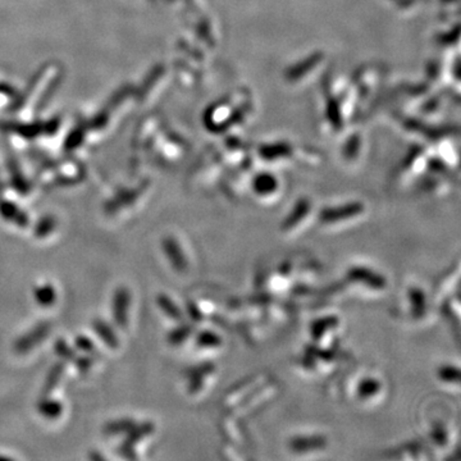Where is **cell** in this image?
Instances as JSON below:
<instances>
[{
	"instance_id": "cell-1",
	"label": "cell",
	"mask_w": 461,
	"mask_h": 461,
	"mask_svg": "<svg viewBox=\"0 0 461 461\" xmlns=\"http://www.w3.org/2000/svg\"><path fill=\"white\" fill-rule=\"evenodd\" d=\"M155 429L152 422L136 423L132 428L126 433L124 440L118 447V454L121 455L123 459L127 460H134L137 459L134 448L140 443L141 440L147 438V435H152Z\"/></svg>"
},
{
	"instance_id": "cell-2",
	"label": "cell",
	"mask_w": 461,
	"mask_h": 461,
	"mask_svg": "<svg viewBox=\"0 0 461 461\" xmlns=\"http://www.w3.org/2000/svg\"><path fill=\"white\" fill-rule=\"evenodd\" d=\"M51 331V324L49 322H40L16 341L14 350L18 354H27L31 351L49 336Z\"/></svg>"
},
{
	"instance_id": "cell-3",
	"label": "cell",
	"mask_w": 461,
	"mask_h": 461,
	"mask_svg": "<svg viewBox=\"0 0 461 461\" xmlns=\"http://www.w3.org/2000/svg\"><path fill=\"white\" fill-rule=\"evenodd\" d=\"M131 305V292L128 288L122 287L115 290L112 299V315L115 326L124 329L128 324V313Z\"/></svg>"
},
{
	"instance_id": "cell-4",
	"label": "cell",
	"mask_w": 461,
	"mask_h": 461,
	"mask_svg": "<svg viewBox=\"0 0 461 461\" xmlns=\"http://www.w3.org/2000/svg\"><path fill=\"white\" fill-rule=\"evenodd\" d=\"M161 249L166 254L168 262L171 263L172 268L177 272H185L189 265L187 258L181 248L179 241L174 237H166L161 241Z\"/></svg>"
},
{
	"instance_id": "cell-5",
	"label": "cell",
	"mask_w": 461,
	"mask_h": 461,
	"mask_svg": "<svg viewBox=\"0 0 461 461\" xmlns=\"http://www.w3.org/2000/svg\"><path fill=\"white\" fill-rule=\"evenodd\" d=\"M347 277L352 282L363 283L365 286L374 288V290H383L387 285V281L384 280L383 275H379L371 269L361 268V267L350 269L347 272Z\"/></svg>"
},
{
	"instance_id": "cell-6",
	"label": "cell",
	"mask_w": 461,
	"mask_h": 461,
	"mask_svg": "<svg viewBox=\"0 0 461 461\" xmlns=\"http://www.w3.org/2000/svg\"><path fill=\"white\" fill-rule=\"evenodd\" d=\"M363 211L361 204H351L349 206H342V208H332V209H326L322 211L320 219L324 223H337L342 222L346 219H350L352 217H356Z\"/></svg>"
},
{
	"instance_id": "cell-7",
	"label": "cell",
	"mask_w": 461,
	"mask_h": 461,
	"mask_svg": "<svg viewBox=\"0 0 461 461\" xmlns=\"http://www.w3.org/2000/svg\"><path fill=\"white\" fill-rule=\"evenodd\" d=\"M92 329L96 333V336L102 339L105 345L108 346L109 349L115 350L120 346V339L117 336V332L113 329V327L109 324L108 322H105L100 318H96L92 320Z\"/></svg>"
},
{
	"instance_id": "cell-8",
	"label": "cell",
	"mask_w": 461,
	"mask_h": 461,
	"mask_svg": "<svg viewBox=\"0 0 461 461\" xmlns=\"http://www.w3.org/2000/svg\"><path fill=\"white\" fill-rule=\"evenodd\" d=\"M213 371H214V366L211 363H201L187 371L190 392L196 393L198 391H200V388L203 387L204 378L208 377L211 373H213Z\"/></svg>"
},
{
	"instance_id": "cell-9",
	"label": "cell",
	"mask_w": 461,
	"mask_h": 461,
	"mask_svg": "<svg viewBox=\"0 0 461 461\" xmlns=\"http://www.w3.org/2000/svg\"><path fill=\"white\" fill-rule=\"evenodd\" d=\"M327 441L323 435H300L291 441V448L296 452H307L310 450L326 447Z\"/></svg>"
},
{
	"instance_id": "cell-10",
	"label": "cell",
	"mask_w": 461,
	"mask_h": 461,
	"mask_svg": "<svg viewBox=\"0 0 461 461\" xmlns=\"http://www.w3.org/2000/svg\"><path fill=\"white\" fill-rule=\"evenodd\" d=\"M0 216L4 218L8 222H12L19 228H26L30 221L25 211H21L16 204L9 203V201H3L0 204Z\"/></svg>"
},
{
	"instance_id": "cell-11",
	"label": "cell",
	"mask_w": 461,
	"mask_h": 461,
	"mask_svg": "<svg viewBox=\"0 0 461 461\" xmlns=\"http://www.w3.org/2000/svg\"><path fill=\"white\" fill-rule=\"evenodd\" d=\"M65 366L67 365H65V361H63V360L58 361L51 366V371L45 378V382L43 384V388H41V396H51V393L54 392L55 387L63 377Z\"/></svg>"
},
{
	"instance_id": "cell-12",
	"label": "cell",
	"mask_w": 461,
	"mask_h": 461,
	"mask_svg": "<svg viewBox=\"0 0 461 461\" xmlns=\"http://www.w3.org/2000/svg\"><path fill=\"white\" fill-rule=\"evenodd\" d=\"M38 411L46 419H57L63 413V405L51 396H41L38 403Z\"/></svg>"
},
{
	"instance_id": "cell-13",
	"label": "cell",
	"mask_w": 461,
	"mask_h": 461,
	"mask_svg": "<svg viewBox=\"0 0 461 461\" xmlns=\"http://www.w3.org/2000/svg\"><path fill=\"white\" fill-rule=\"evenodd\" d=\"M33 299L40 307H49L57 301V291L51 283L38 285L33 288Z\"/></svg>"
},
{
	"instance_id": "cell-14",
	"label": "cell",
	"mask_w": 461,
	"mask_h": 461,
	"mask_svg": "<svg viewBox=\"0 0 461 461\" xmlns=\"http://www.w3.org/2000/svg\"><path fill=\"white\" fill-rule=\"evenodd\" d=\"M157 304L160 307V310L166 314L169 319L174 322H182L184 320V313L179 309V305L166 294H159L157 297Z\"/></svg>"
},
{
	"instance_id": "cell-15",
	"label": "cell",
	"mask_w": 461,
	"mask_h": 461,
	"mask_svg": "<svg viewBox=\"0 0 461 461\" xmlns=\"http://www.w3.org/2000/svg\"><path fill=\"white\" fill-rule=\"evenodd\" d=\"M134 424L136 422L132 418H120V419L107 423L104 427V433L108 435H123V433H127Z\"/></svg>"
},
{
	"instance_id": "cell-16",
	"label": "cell",
	"mask_w": 461,
	"mask_h": 461,
	"mask_svg": "<svg viewBox=\"0 0 461 461\" xmlns=\"http://www.w3.org/2000/svg\"><path fill=\"white\" fill-rule=\"evenodd\" d=\"M57 228V221L55 218L51 216H45V217L40 218L35 227H33V235L36 238H46V237L51 235Z\"/></svg>"
},
{
	"instance_id": "cell-17",
	"label": "cell",
	"mask_w": 461,
	"mask_h": 461,
	"mask_svg": "<svg viewBox=\"0 0 461 461\" xmlns=\"http://www.w3.org/2000/svg\"><path fill=\"white\" fill-rule=\"evenodd\" d=\"M192 331H194V328H192L191 324L182 323V324H179L177 328H174L169 332L168 341H169L171 345H181L182 342H185L186 339L191 336Z\"/></svg>"
},
{
	"instance_id": "cell-18",
	"label": "cell",
	"mask_w": 461,
	"mask_h": 461,
	"mask_svg": "<svg viewBox=\"0 0 461 461\" xmlns=\"http://www.w3.org/2000/svg\"><path fill=\"white\" fill-rule=\"evenodd\" d=\"M379 391H381V383L376 378H364L358 386V395L360 398L374 396Z\"/></svg>"
},
{
	"instance_id": "cell-19",
	"label": "cell",
	"mask_w": 461,
	"mask_h": 461,
	"mask_svg": "<svg viewBox=\"0 0 461 461\" xmlns=\"http://www.w3.org/2000/svg\"><path fill=\"white\" fill-rule=\"evenodd\" d=\"M437 376H438L440 381H442V382H446V383H459L460 371L454 365H442V366L438 368V371H437Z\"/></svg>"
},
{
	"instance_id": "cell-20",
	"label": "cell",
	"mask_w": 461,
	"mask_h": 461,
	"mask_svg": "<svg viewBox=\"0 0 461 461\" xmlns=\"http://www.w3.org/2000/svg\"><path fill=\"white\" fill-rule=\"evenodd\" d=\"M409 299L411 301V309L414 315H423L425 312V295L423 294L422 290L411 288Z\"/></svg>"
},
{
	"instance_id": "cell-21",
	"label": "cell",
	"mask_w": 461,
	"mask_h": 461,
	"mask_svg": "<svg viewBox=\"0 0 461 461\" xmlns=\"http://www.w3.org/2000/svg\"><path fill=\"white\" fill-rule=\"evenodd\" d=\"M196 345L198 347H218L222 345V339L221 336H218L217 333L211 332V331H201L196 336Z\"/></svg>"
},
{
	"instance_id": "cell-22",
	"label": "cell",
	"mask_w": 461,
	"mask_h": 461,
	"mask_svg": "<svg viewBox=\"0 0 461 461\" xmlns=\"http://www.w3.org/2000/svg\"><path fill=\"white\" fill-rule=\"evenodd\" d=\"M54 350H55V354L60 358V360H63L65 363L67 361H72L73 363L75 359L77 358L76 351L68 345V342L65 339H58L55 345H54Z\"/></svg>"
},
{
	"instance_id": "cell-23",
	"label": "cell",
	"mask_w": 461,
	"mask_h": 461,
	"mask_svg": "<svg viewBox=\"0 0 461 461\" xmlns=\"http://www.w3.org/2000/svg\"><path fill=\"white\" fill-rule=\"evenodd\" d=\"M75 346H76V349H78L80 351L85 352L86 355H91V356L95 358L96 346L89 337L83 336V334H78L76 339H75Z\"/></svg>"
},
{
	"instance_id": "cell-24",
	"label": "cell",
	"mask_w": 461,
	"mask_h": 461,
	"mask_svg": "<svg viewBox=\"0 0 461 461\" xmlns=\"http://www.w3.org/2000/svg\"><path fill=\"white\" fill-rule=\"evenodd\" d=\"M94 361H95V358L91 356V355H85V356H78L77 355L73 364L76 366L77 371H80L81 374H86L91 369V366L94 365Z\"/></svg>"
},
{
	"instance_id": "cell-25",
	"label": "cell",
	"mask_w": 461,
	"mask_h": 461,
	"mask_svg": "<svg viewBox=\"0 0 461 461\" xmlns=\"http://www.w3.org/2000/svg\"><path fill=\"white\" fill-rule=\"evenodd\" d=\"M187 314L194 322H200V320L203 319L198 305L195 302H191V301L187 304Z\"/></svg>"
},
{
	"instance_id": "cell-26",
	"label": "cell",
	"mask_w": 461,
	"mask_h": 461,
	"mask_svg": "<svg viewBox=\"0 0 461 461\" xmlns=\"http://www.w3.org/2000/svg\"><path fill=\"white\" fill-rule=\"evenodd\" d=\"M90 457L92 459V460H96V459H99V460H104V456H102V455H90Z\"/></svg>"
},
{
	"instance_id": "cell-27",
	"label": "cell",
	"mask_w": 461,
	"mask_h": 461,
	"mask_svg": "<svg viewBox=\"0 0 461 461\" xmlns=\"http://www.w3.org/2000/svg\"><path fill=\"white\" fill-rule=\"evenodd\" d=\"M0 460H9V457H6V456H1L0 455Z\"/></svg>"
}]
</instances>
